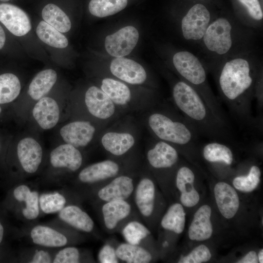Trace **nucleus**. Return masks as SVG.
<instances>
[{
  "instance_id": "nucleus-2",
  "label": "nucleus",
  "mask_w": 263,
  "mask_h": 263,
  "mask_svg": "<svg viewBox=\"0 0 263 263\" xmlns=\"http://www.w3.org/2000/svg\"><path fill=\"white\" fill-rule=\"evenodd\" d=\"M174 103L199 136L211 140L238 144L230 125L218 118L200 94L185 81L176 82L172 88Z\"/></svg>"
},
{
  "instance_id": "nucleus-9",
  "label": "nucleus",
  "mask_w": 263,
  "mask_h": 263,
  "mask_svg": "<svg viewBox=\"0 0 263 263\" xmlns=\"http://www.w3.org/2000/svg\"><path fill=\"white\" fill-rule=\"evenodd\" d=\"M232 27L225 18H219L211 21L202 39L206 48L217 55L227 54L233 44Z\"/></svg>"
},
{
  "instance_id": "nucleus-28",
  "label": "nucleus",
  "mask_w": 263,
  "mask_h": 263,
  "mask_svg": "<svg viewBox=\"0 0 263 263\" xmlns=\"http://www.w3.org/2000/svg\"><path fill=\"white\" fill-rule=\"evenodd\" d=\"M56 79V73L53 69H46L39 72L29 85L28 94L32 99L38 100L49 92Z\"/></svg>"
},
{
  "instance_id": "nucleus-31",
  "label": "nucleus",
  "mask_w": 263,
  "mask_h": 263,
  "mask_svg": "<svg viewBox=\"0 0 263 263\" xmlns=\"http://www.w3.org/2000/svg\"><path fill=\"white\" fill-rule=\"evenodd\" d=\"M92 253L88 250L68 245L58 248L53 263H79L94 262Z\"/></svg>"
},
{
  "instance_id": "nucleus-20",
  "label": "nucleus",
  "mask_w": 263,
  "mask_h": 263,
  "mask_svg": "<svg viewBox=\"0 0 263 263\" xmlns=\"http://www.w3.org/2000/svg\"><path fill=\"white\" fill-rule=\"evenodd\" d=\"M85 102L90 113L102 119L112 116L115 111L113 102L100 89L90 87L85 94Z\"/></svg>"
},
{
  "instance_id": "nucleus-24",
  "label": "nucleus",
  "mask_w": 263,
  "mask_h": 263,
  "mask_svg": "<svg viewBox=\"0 0 263 263\" xmlns=\"http://www.w3.org/2000/svg\"><path fill=\"white\" fill-rule=\"evenodd\" d=\"M200 145L199 150L203 158L211 164L231 166L234 160L233 145L220 141L211 140Z\"/></svg>"
},
{
  "instance_id": "nucleus-11",
  "label": "nucleus",
  "mask_w": 263,
  "mask_h": 263,
  "mask_svg": "<svg viewBox=\"0 0 263 263\" xmlns=\"http://www.w3.org/2000/svg\"><path fill=\"white\" fill-rule=\"evenodd\" d=\"M61 187L56 190L39 193V206L41 216L57 213L70 204H81L83 199L75 190L68 186Z\"/></svg>"
},
{
  "instance_id": "nucleus-4",
  "label": "nucleus",
  "mask_w": 263,
  "mask_h": 263,
  "mask_svg": "<svg viewBox=\"0 0 263 263\" xmlns=\"http://www.w3.org/2000/svg\"><path fill=\"white\" fill-rule=\"evenodd\" d=\"M55 218L45 224L37 222L23 225L19 230V238L32 245L58 248L74 245L84 241L85 236Z\"/></svg>"
},
{
  "instance_id": "nucleus-13",
  "label": "nucleus",
  "mask_w": 263,
  "mask_h": 263,
  "mask_svg": "<svg viewBox=\"0 0 263 263\" xmlns=\"http://www.w3.org/2000/svg\"><path fill=\"white\" fill-rule=\"evenodd\" d=\"M98 209L106 230L113 232L132 216L133 206L129 200H115L101 204H94Z\"/></svg>"
},
{
  "instance_id": "nucleus-19",
  "label": "nucleus",
  "mask_w": 263,
  "mask_h": 263,
  "mask_svg": "<svg viewBox=\"0 0 263 263\" xmlns=\"http://www.w3.org/2000/svg\"><path fill=\"white\" fill-rule=\"evenodd\" d=\"M147 160L156 169L172 168L179 161L178 150L173 145L162 140L156 142L147 153Z\"/></svg>"
},
{
  "instance_id": "nucleus-45",
  "label": "nucleus",
  "mask_w": 263,
  "mask_h": 263,
  "mask_svg": "<svg viewBox=\"0 0 263 263\" xmlns=\"http://www.w3.org/2000/svg\"><path fill=\"white\" fill-rule=\"evenodd\" d=\"M5 233L4 226L2 223V221L0 220V244L2 243Z\"/></svg>"
},
{
  "instance_id": "nucleus-1",
  "label": "nucleus",
  "mask_w": 263,
  "mask_h": 263,
  "mask_svg": "<svg viewBox=\"0 0 263 263\" xmlns=\"http://www.w3.org/2000/svg\"><path fill=\"white\" fill-rule=\"evenodd\" d=\"M221 97L240 125L261 133L263 126L254 117L252 101L261 74L245 57H236L224 62L216 73Z\"/></svg>"
},
{
  "instance_id": "nucleus-29",
  "label": "nucleus",
  "mask_w": 263,
  "mask_h": 263,
  "mask_svg": "<svg viewBox=\"0 0 263 263\" xmlns=\"http://www.w3.org/2000/svg\"><path fill=\"white\" fill-rule=\"evenodd\" d=\"M57 249L37 245L21 248L18 252L16 261L21 263H53Z\"/></svg>"
},
{
  "instance_id": "nucleus-32",
  "label": "nucleus",
  "mask_w": 263,
  "mask_h": 263,
  "mask_svg": "<svg viewBox=\"0 0 263 263\" xmlns=\"http://www.w3.org/2000/svg\"><path fill=\"white\" fill-rule=\"evenodd\" d=\"M185 223L186 213L183 206L175 203L169 207L163 216L161 225L165 229L180 234L184 229Z\"/></svg>"
},
{
  "instance_id": "nucleus-22",
  "label": "nucleus",
  "mask_w": 263,
  "mask_h": 263,
  "mask_svg": "<svg viewBox=\"0 0 263 263\" xmlns=\"http://www.w3.org/2000/svg\"><path fill=\"white\" fill-rule=\"evenodd\" d=\"M95 131L89 122L77 121L64 126L60 134L67 144L77 148L87 146L92 140Z\"/></svg>"
},
{
  "instance_id": "nucleus-34",
  "label": "nucleus",
  "mask_w": 263,
  "mask_h": 263,
  "mask_svg": "<svg viewBox=\"0 0 263 263\" xmlns=\"http://www.w3.org/2000/svg\"><path fill=\"white\" fill-rule=\"evenodd\" d=\"M44 21L61 33L68 32L71 28V22L67 15L57 5L49 3L42 11Z\"/></svg>"
},
{
  "instance_id": "nucleus-47",
  "label": "nucleus",
  "mask_w": 263,
  "mask_h": 263,
  "mask_svg": "<svg viewBox=\"0 0 263 263\" xmlns=\"http://www.w3.org/2000/svg\"><path fill=\"white\" fill-rule=\"evenodd\" d=\"M10 0H0V1H8Z\"/></svg>"
},
{
  "instance_id": "nucleus-40",
  "label": "nucleus",
  "mask_w": 263,
  "mask_h": 263,
  "mask_svg": "<svg viewBox=\"0 0 263 263\" xmlns=\"http://www.w3.org/2000/svg\"><path fill=\"white\" fill-rule=\"evenodd\" d=\"M211 257L209 248L201 244L194 248L188 255L180 258L179 263H201L208 261Z\"/></svg>"
},
{
  "instance_id": "nucleus-15",
  "label": "nucleus",
  "mask_w": 263,
  "mask_h": 263,
  "mask_svg": "<svg viewBox=\"0 0 263 263\" xmlns=\"http://www.w3.org/2000/svg\"><path fill=\"white\" fill-rule=\"evenodd\" d=\"M0 21L16 36H23L31 29L26 13L19 7L9 3L0 4Z\"/></svg>"
},
{
  "instance_id": "nucleus-27",
  "label": "nucleus",
  "mask_w": 263,
  "mask_h": 263,
  "mask_svg": "<svg viewBox=\"0 0 263 263\" xmlns=\"http://www.w3.org/2000/svg\"><path fill=\"white\" fill-rule=\"evenodd\" d=\"M134 142L133 136L129 133L109 132L101 139L104 149L116 156L125 154L133 146Z\"/></svg>"
},
{
  "instance_id": "nucleus-35",
  "label": "nucleus",
  "mask_w": 263,
  "mask_h": 263,
  "mask_svg": "<svg viewBox=\"0 0 263 263\" xmlns=\"http://www.w3.org/2000/svg\"><path fill=\"white\" fill-rule=\"evenodd\" d=\"M37 35L43 42L57 48H64L68 45V40L60 32L44 21L38 23Z\"/></svg>"
},
{
  "instance_id": "nucleus-38",
  "label": "nucleus",
  "mask_w": 263,
  "mask_h": 263,
  "mask_svg": "<svg viewBox=\"0 0 263 263\" xmlns=\"http://www.w3.org/2000/svg\"><path fill=\"white\" fill-rule=\"evenodd\" d=\"M121 232L127 243L141 245L144 240L151 234L146 226L135 220L127 223L123 226Z\"/></svg>"
},
{
  "instance_id": "nucleus-30",
  "label": "nucleus",
  "mask_w": 263,
  "mask_h": 263,
  "mask_svg": "<svg viewBox=\"0 0 263 263\" xmlns=\"http://www.w3.org/2000/svg\"><path fill=\"white\" fill-rule=\"evenodd\" d=\"M115 249L119 261L127 263H148L152 259L150 252L143 245L124 243L119 244Z\"/></svg>"
},
{
  "instance_id": "nucleus-8",
  "label": "nucleus",
  "mask_w": 263,
  "mask_h": 263,
  "mask_svg": "<svg viewBox=\"0 0 263 263\" xmlns=\"http://www.w3.org/2000/svg\"><path fill=\"white\" fill-rule=\"evenodd\" d=\"M120 170L115 162L107 160L87 166L78 173L75 186L72 187L79 194L96 187L98 184L116 176Z\"/></svg>"
},
{
  "instance_id": "nucleus-23",
  "label": "nucleus",
  "mask_w": 263,
  "mask_h": 263,
  "mask_svg": "<svg viewBox=\"0 0 263 263\" xmlns=\"http://www.w3.org/2000/svg\"><path fill=\"white\" fill-rule=\"evenodd\" d=\"M214 194L221 214L228 219L233 218L237 212L240 205L235 189L225 182H219L214 187Z\"/></svg>"
},
{
  "instance_id": "nucleus-5",
  "label": "nucleus",
  "mask_w": 263,
  "mask_h": 263,
  "mask_svg": "<svg viewBox=\"0 0 263 263\" xmlns=\"http://www.w3.org/2000/svg\"><path fill=\"white\" fill-rule=\"evenodd\" d=\"M38 187L21 182L17 184L11 191L9 207L23 225L37 223L41 217Z\"/></svg>"
},
{
  "instance_id": "nucleus-37",
  "label": "nucleus",
  "mask_w": 263,
  "mask_h": 263,
  "mask_svg": "<svg viewBox=\"0 0 263 263\" xmlns=\"http://www.w3.org/2000/svg\"><path fill=\"white\" fill-rule=\"evenodd\" d=\"M21 85L19 79L11 73L0 75V104H5L15 100L19 95Z\"/></svg>"
},
{
  "instance_id": "nucleus-12",
  "label": "nucleus",
  "mask_w": 263,
  "mask_h": 263,
  "mask_svg": "<svg viewBox=\"0 0 263 263\" xmlns=\"http://www.w3.org/2000/svg\"><path fill=\"white\" fill-rule=\"evenodd\" d=\"M210 13L207 7L200 3L194 5L183 17L181 31L188 40H201L210 23Z\"/></svg>"
},
{
  "instance_id": "nucleus-33",
  "label": "nucleus",
  "mask_w": 263,
  "mask_h": 263,
  "mask_svg": "<svg viewBox=\"0 0 263 263\" xmlns=\"http://www.w3.org/2000/svg\"><path fill=\"white\" fill-rule=\"evenodd\" d=\"M101 89L113 103L117 105H126L131 98V91L128 87L124 83L112 78H104L102 81Z\"/></svg>"
},
{
  "instance_id": "nucleus-43",
  "label": "nucleus",
  "mask_w": 263,
  "mask_h": 263,
  "mask_svg": "<svg viewBox=\"0 0 263 263\" xmlns=\"http://www.w3.org/2000/svg\"><path fill=\"white\" fill-rule=\"evenodd\" d=\"M258 262L257 254L254 251L249 252L237 262L238 263H257Z\"/></svg>"
},
{
  "instance_id": "nucleus-18",
  "label": "nucleus",
  "mask_w": 263,
  "mask_h": 263,
  "mask_svg": "<svg viewBox=\"0 0 263 263\" xmlns=\"http://www.w3.org/2000/svg\"><path fill=\"white\" fill-rule=\"evenodd\" d=\"M110 70L118 78L132 84H142L147 78L146 72L140 64L124 57L113 59Z\"/></svg>"
},
{
  "instance_id": "nucleus-7",
  "label": "nucleus",
  "mask_w": 263,
  "mask_h": 263,
  "mask_svg": "<svg viewBox=\"0 0 263 263\" xmlns=\"http://www.w3.org/2000/svg\"><path fill=\"white\" fill-rule=\"evenodd\" d=\"M136 185L132 177L122 175L115 176L104 186H99L80 195L83 199L90 200L93 204L115 200H129L133 196Z\"/></svg>"
},
{
  "instance_id": "nucleus-39",
  "label": "nucleus",
  "mask_w": 263,
  "mask_h": 263,
  "mask_svg": "<svg viewBox=\"0 0 263 263\" xmlns=\"http://www.w3.org/2000/svg\"><path fill=\"white\" fill-rule=\"evenodd\" d=\"M261 177V171L257 165L250 167L246 175H239L232 181L234 187L237 189L245 192L253 191L259 185Z\"/></svg>"
},
{
  "instance_id": "nucleus-46",
  "label": "nucleus",
  "mask_w": 263,
  "mask_h": 263,
  "mask_svg": "<svg viewBox=\"0 0 263 263\" xmlns=\"http://www.w3.org/2000/svg\"><path fill=\"white\" fill-rule=\"evenodd\" d=\"M258 262L260 263H263V250L261 249L258 255Z\"/></svg>"
},
{
  "instance_id": "nucleus-10",
  "label": "nucleus",
  "mask_w": 263,
  "mask_h": 263,
  "mask_svg": "<svg viewBox=\"0 0 263 263\" xmlns=\"http://www.w3.org/2000/svg\"><path fill=\"white\" fill-rule=\"evenodd\" d=\"M17 157L21 172V182L26 176L33 175L39 170L43 159L42 149L34 138H23L18 144Z\"/></svg>"
},
{
  "instance_id": "nucleus-26",
  "label": "nucleus",
  "mask_w": 263,
  "mask_h": 263,
  "mask_svg": "<svg viewBox=\"0 0 263 263\" xmlns=\"http://www.w3.org/2000/svg\"><path fill=\"white\" fill-rule=\"evenodd\" d=\"M211 214V207L207 205L201 206L196 211L188 228V234L190 240L203 241L211 237L213 232Z\"/></svg>"
},
{
  "instance_id": "nucleus-25",
  "label": "nucleus",
  "mask_w": 263,
  "mask_h": 263,
  "mask_svg": "<svg viewBox=\"0 0 263 263\" xmlns=\"http://www.w3.org/2000/svg\"><path fill=\"white\" fill-rule=\"evenodd\" d=\"M32 113L38 124L44 130L54 127L59 118V109L56 102L48 97H43L39 99Z\"/></svg>"
},
{
  "instance_id": "nucleus-36",
  "label": "nucleus",
  "mask_w": 263,
  "mask_h": 263,
  "mask_svg": "<svg viewBox=\"0 0 263 263\" xmlns=\"http://www.w3.org/2000/svg\"><path fill=\"white\" fill-rule=\"evenodd\" d=\"M128 0H91L89 10L93 15L103 18L114 15L124 9Z\"/></svg>"
},
{
  "instance_id": "nucleus-17",
  "label": "nucleus",
  "mask_w": 263,
  "mask_h": 263,
  "mask_svg": "<svg viewBox=\"0 0 263 263\" xmlns=\"http://www.w3.org/2000/svg\"><path fill=\"white\" fill-rule=\"evenodd\" d=\"M136 209L144 219L150 218L155 208L156 188L150 178L143 177L136 183L133 196Z\"/></svg>"
},
{
  "instance_id": "nucleus-42",
  "label": "nucleus",
  "mask_w": 263,
  "mask_h": 263,
  "mask_svg": "<svg viewBox=\"0 0 263 263\" xmlns=\"http://www.w3.org/2000/svg\"><path fill=\"white\" fill-rule=\"evenodd\" d=\"M97 259L100 263H118L120 261L116 254V249L112 245L107 244L99 250Z\"/></svg>"
},
{
  "instance_id": "nucleus-14",
  "label": "nucleus",
  "mask_w": 263,
  "mask_h": 263,
  "mask_svg": "<svg viewBox=\"0 0 263 263\" xmlns=\"http://www.w3.org/2000/svg\"><path fill=\"white\" fill-rule=\"evenodd\" d=\"M139 39L137 30L132 26L123 27L106 37L105 47L107 52L116 57L129 55L135 47Z\"/></svg>"
},
{
  "instance_id": "nucleus-44",
  "label": "nucleus",
  "mask_w": 263,
  "mask_h": 263,
  "mask_svg": "<svg viewBox=\"0 0 263 263\" xmlns=\"http://www.w3.org/2000/svg\"><path fill=\"white\" fill-rule=\"evenodd\" d=\"M5 34L4 31L0 25V49L3 47L5 42Z\"/></svg>"
},
{
  "instance_id": "nucleus-6",
  "label": "nucleus",
  "mask_w": 263,
  "mask_h": 263,
  "mask_svg": "<svg viewBox=\"0 0 263 263\" xmlns=\"http://www.w3.org/2000/svg\"><path fill=\"white\" fill-rule=\"evenodd\" d=\"M49 161L51 171H55L43 180V184L62 187V173L75 172L79 169L83 163V157L76 147L65 144L52 150Z\"/></svg>"
},
{
  "instance_id": "nucleus-16",
  "label": "nucleus",
  "mask_w": 263,
  "mask_h": 263,
  "mask_svg": "<svg viewBox=\"0 0 263 263\" xmlns=\"http://www.w3.org/2000/svg\"><path fill=\"white\" fill-rule=\"evenodd\" d=\"M57 214L56 218L76 231L84 234L94 231L93 220L79 204L69 205Z\"/></svg>"
},
{
  "instance_id": "nucleus-21",
  "label": "nucleus",
  "mask_w": 263,
  "mask_h": 263,
  "mask_svg": "<svg viewBox=\"0 0 263 263\" xmlns=\"http://www.w3.org/2000/svg\"><path fill=\"white\" fill-rule=\"evenodd\" d=\"M195 179V173L190 167L182 166L177 169L175 184L181 192L180 201L185 207H194L199 201V193L194 187Z\"/></svg>"
},
{
  "instance_id": "nucleus-48",
  "label": "nucleus",
  "mask_w": 263,
  "mask_h": 263,
  "mask_svg": "<svg viewBox=\"0 0 263 263\" xmlns=\"http://www.w3.org/2000/svg\"><path fill=\"white\" fill-rule=\"evenodd\" d=\"M1 108L0 107V113H1Z\"/></svg>"
},
{
  "instance_id": "nucleus-41",
  "label": "nucleus",
  "mask_w": 263,
  "mask_h": 263,
  "mask_svg": "<svg viewBox=\"0 0 263 263\" xmlns=\"http://www.w3.org/2000/svg\"><path fill=\"white\" fill-rule=\"evenodd\" d=\"M244 6L249 17L255 21H261L263 13L259 0H238Z\"/></svg>"
},
{
  "instance_id": "nucleus-3",
  "label": "nucleus",
  "mask_w": 263,
  "mask_h": 263,
  "mask_svg": "<svg viewBox=\"0 0 263 263\" xmlns=\"http://www.w3.org/2000/svg\"><path fill=\"white\" fill-rule=\"evenodd\" d=\"M148 124L160 140L173 145L178 150L191 154L199 152V135L183 116L171 117L157 112L150 115Z\"/></svg>"
}]
</instances>
